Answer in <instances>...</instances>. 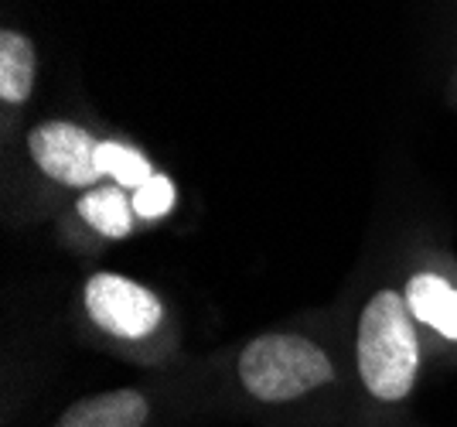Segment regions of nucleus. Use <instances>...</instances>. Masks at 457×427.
<instances>
[{"label":"nucleus","instance_id":"f257e3e1","mask_svg":"<svg viewBox=\"0 0 457 427\" xmlns=\"http://www.w3.org/2000/svg\"><path fill=\"white\" fill-rule=\"evenodd\" d=\"M219 414L267 424L352 421L348 356L321 331L270 329L228 352L212 373Z\"/></svg>","mask_w":457,"mask_h":427},{"label":"nucleus","instance_id":"f03ea898","mask_svg":"<svg viewBox=\"0 0 457 427\" xmlns=\"http://www.w3.org/2000/svg\"><path fill=\"white\" fill-rule=\"evenodd\" d=\"M345 356L352 373V421H403L430 366V349L400 288L379 284L365 297Z\"/></svg>","mask_w":457,"mask_h":427},{"label":"nucleus","instance_id":"7ed1b4c3","mask_svg":"<svg viewBox=\"0 0 457 427\" xmlns=\"http://www.w3.org/2000/svg\"><path fill=\"white\" fill-rule=\"evenodd\" d=\"M205 414H219L212 373H171L79 397L48 427H185Z\"/></svg>","mask_w":457,"mask_h":427},{"label":"nucleus","instance_id":"20e7f679","mask_svg":"<svg viewBox=\"0 0 457 427\" xmlns=\"http://www.w3.org/2000/svg\"><path fill=\"white\" fill-rule=\"evenodd\" d=\"M79 301L89 329L120 356L147 366H164L171 359L168 305L147 284L113 271H96L82 284Z\"/></svg>","mask_w":457,"mask_h":427},{"label":"nucleus","instance_id":"39448f33","mask_svg":"<svg viewBox=\"0 0 457 427\" xmlns=\"http://www.w3.org/2000/svg\"><path fill=\"white\" fill-rule=\"evenodd\" d=\"M99 144L103 140L76 120H41L28 130V157L38 175L72 192L106 181L99 168Z\"/></svg>","mask_w":457,"mask_h":427},{"label":"nucleus","instance_id":"423d86ee","mask_svg":"<svg viewBox=\"0 0 457 427\" xmlns=\"http://www.w3.org/2000/svg\"><path fill=\"white\" fill-rule=\"evenodd\" d=\"M403 301L434 356L457 359V264L423 260L403 277Z\"/></svg>","mask_w":457,"mask_h":427},{"label":"nucleus","instance_id":"0eeeda50","mask_svg":"<svg viewBox=\"0 0 457 427\" xmlns=\"http://www.w3.org/2000/svg\"><path fill=\"white\" fill-rule=\"evenodd\" d=\"M72 213L99 239H127L137 230L134 192H127L116 181H103V185L79 192Z\"/></svg>","mask_w":457,"mask_h":427},{"label":"nucleus","instance_id":"6e6552de","mask_svg":"<svg viewBox=\"0 0 457 427\" xmlns=\"http://www.w3.org/2000/svg\"><path fill=\"white\" fill-rule=\"evenodd\" d=\"M38 76V55L28 35L14 28H4L0 35V103L4 106H24L35 89Z\"/></svg>","mask_w":457,"mask_h":427},{"label":"nucleus","instance_id":"1a4fd4ad","mask_svg":"<svg viewBox=\"0 0 457 427\" xmlns=\"http://www.w3.org/2000/svg\"><path fill=\"white\" fill-rule=\"evenodd\" d=\"M99 168H103L106 181L123 185L127 192H137L144 181H151L157 175L151 157L144 155V151H137L134 144H127V140H116V137H103V144H99Z\"/></svg>","mask_w":457,"mask_h":427},{"label":"nucleus","instance_id":"9d476101","mask_svg":"<svg viewBox=\"0 0 457 427\" xmlns=\"http://www.w3.org/2000/svg\"><path fill=\"white\" fill-rule=\"evenodd\" d=\"M174 202H178V188H174L171 178L154 175L134 192V213L144 222H157V219H168L174 213Z\"/></svg>","mask_w":457,"mask_h":427},{"label":"nucleus","instance_id":"9b49d317","mask_svg":"<svg viewBox=\"0 0 457 427\" xmlns=\"http://www.w3.org/2000/svg\"><path fill=\"white\" fill-rule=\"evenodd\" d=\"M348 427H403V421H348Z\"/></svg>","mask_w":457,"mask_h":427},{"label":"nucleus","instance_id":"f8f14e48","mask_svg":"<svg viewBox=\"0 0 457 427\" xmlns=\"http://www.w3.org/2000/svg\"><path fill=\"white\" fill-rule=\"evenodd\" d=\"M454 363H457V359H454Z\"/></svg>","mask_w":457,"mask_h":427}]
</instances>
